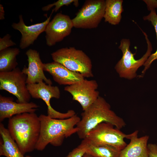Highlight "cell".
Returning a JSON list of instances; mask_svg holds the SVG:
<instances>
[{
	"label": "cell",
	"mask_w": 157,
	"mask_h": 157,
	"mask_svg": "<svg viewBox=\"0 0 157 157\" xmlns=\"http://www.w3.org/2000/svg\"><path fill=\"white\" fill-rule=\"evenodd\" d=\"M7 129L24 155L35 149L40 137L41 123L35 113H24L9 119Z\"/></svg>",
	"instance_id": "obj_1"
},
{
	"label": "cell",
	"mask_w": 157,
	"mask_h": 157,
	"mask_svg": "<svg viewBox=\"0 0 157 157\" xmlns=\"http://www.w3.org/2000/svg\"><path fill=\"white\" fill-rule=\"evenodd\" d=\"M4 12L3 6L0 5V19L3 20L4 19Z\"/></svg>",
	"instance_id": "obj_27"
},
{
	"label": "cell",
	"mask_w": 157,
	"mask_h": 157,
	"mask_svg": "<svg viewBox=\"0 0 157 157\" xmlns=\"http://www.w3.org/2000/svg\"><path fill=\"white\" fill-rule=\"evenodd\" d=\"M28 57V67H24L22 72L27 76V84L44 82L52 85L51 80L45 76L44 72V63L40 59L39 53L36 50L29 49L26 52Z\"/></svg>",
	"instance_id": "obj_12"
},
{
	"label": "cell",
	"mask_w": 157,
	"mask_h": 157,
	"mask_svg": "<svg viewBox=\"0 0 157 157\" xmlns=\"http://www.w3.org/2000/svg\"><path fill=\"white\" fill-rule=\"evenodd\" d=\"M72 3L77 7L78 6V1L77 0H59L43 7L42 10L44 11H48L52 7L55 6L53 10L56 12L61 7L64 6H68Z\"/></svg>",
	"instance_id": "obj_22"
},
{
	"label": "cell",
	"mask_w": 157,
	"mask_h": 157,
	"mask_svg": "<svg viewBox=\"0 0 157 157\" xmlns=\"http://www.w3.org/2000/svg\"><path fill=\"white\" fill-rule=\"evenodd\" d=\"M73 23L69 16L59 13L49 23L45 30L47 45L53 46L69 35Z\"/></svg>",
	"instance_id": "obj_11"
},
{
	"label": "cell",
	"mask_w": 157,
	"mask_h": 157,
	"mask_svg": "<svg viewBox=\"0 0 157 157\" xmlns=\"http://www.w3.org/2000/svg\"><path fill=\"white\" fill-rule=\"evenodd\" d=\"M26 79V75L17 67L10 72H0V89L15 96L17 102H29L31 97L27 88Z\"/></svg>",
	"instance_id": "obj_7"
},
{
	"label": "cell",
	"mask_w": 157,
	"mask_h": 157,
	"mask_svg": "<svg viewBox=\"0 0 157 157\" xmlns=\"http://www.w3.org/2000/svg\"><path fill=\"white\" fill-rule=\"evenodd\" d=\"M138 133L137 130L128 134L127 139L130 142L121 150L119 157H149L147 145L149 136L138 138Z\"/></svg>",
	"instance_id": "obj_16"
},
{
	"label": "cell",
	"mask_w": 157,
	"mask_h": 157,
	"mask_svg": "<svg viewBox=\"0 0 157 157\" xmlns=\"http://www.w3.org/2000/svg\"><path fill=\"white\" fill-rule=\"evenodd\" d=\"M54 61L69 70L80 73L84 78L93 76L92 65L89 56L83 51L74 47L60 49L51 54Z\"/></svg>",
	"instance_id": "obj_4"
},
{
	"label": "cell",
	"mask_w": 157,
	"mask_h": 157,
	"mask_svg": "<svg viewBox=\"0 0 157 157\" xmlns=\"http://www.w3.org/2000/svg\"><path fill=\"white\" fill-rule=\"evenodd\" d=\"M112 124L102 122L90 131L85 138L94 143L108 145L121 150L127 145L124 140L126 134Z\"/></svg>",
	"instance_id": "obj_8"
},
{
	"label": "cell",
	"mask_w": 157,
	"mask_h": 157,
	"mask_svg": "<svg viewBox=\"0 0 157 157\" xmlns=\"http://www.w3.org/2000/svg\"><path fill=\"white\" fill-rule=\"evenodd\" d=\"M39 106L32 102L19 103L14 101L11 97L0 95V122L5 119L24 113H35Z\"/></svg>",
	"instance_id": "obj_15"
},
{
	"label": "cell",
	"mask_w": 157,
	"mask_h": 157,
	"mask_svg": "<svg viewBox=\"0 0 157 157\" xmlns=\"http://www.w3.org/2000/svg\"><path fill=\"white\" fill-rule=\"evenodd\" d=\"M79 145L85 149L86 153L93 157H119L121 151L110 145L93 143L86 138Z\"/></svg>",
	"instance_id": "obj_18"
},
{
	"label": "cell",
	"mask_w": 157,
	"mask_h": 157,
	"mask_svg": "<svg viewBox=\"0 0 157 157\" xmlns=\"http://www.w3.org/2000/svg\"><path fill=\"white\" fill-rule=\"evenodd\" d=\"M150 11V13L147 16L143 17L144 20H148L151 22L154 26L156 35L157 39V15L155 9L152 8H148ZM157 59V49L156 51L150 55L146 61L144 65L145 66L144 70L142 72V74H144L146 70L150 67L152 63L154 60Z\"/></svg>",
	"instance_id": "obj_21"
},
{
	"label": "cell",
	"mask_w": 157,
	"mask_h": 157,
	"mask_svg": "<svg viewBox=\"0 0 157 157\" xmlns=\"http://www.w3.org/2000/svg\"><path fill=\"white\" fill-rule=\"evenodd\" d=\"M147 44L146 53L140 59L136 60L130 49V42L129 39L123 38L120 41L118 48L122 51V58L116 64L115 68L119 76L129 80L132 79L137 76L136 72L141 66L144 65L151 55L152 50L151 44L146 33L142 31Z\"/></svg>",
	"instance_id": "obj_5"
},
{
	"label": "cell",
	"mask_w": 157,
	"mask_h": 157,
	"mask_svg": "<svg viewBox=\"0 0 157 157\" xmlns=\"http://www.w3.org/2000/svg\"><path fill=\"white\" fill-rule=\"evenodd\" d=\"M156 144H157V143H156Z\"/></svg>",
	"instance_id": "obj_30"
},
{
	"label": "cell",
	"mask_w": 157,
	"mask_h": 157,
	"mask_svg": "<svg viewBox=\"0 0 157 157\" xmlns=\"http://www.w3.org/2000/svg\"><path fill=\"white\" fill-rule=\"evenodd\" d=\"M53 12V10L49 16L44 21L29 26L25 24L22 15H19V22L13 23L11 26L13 29L19 31L21 33L22 37L19 45L21 49H25L32 44L39 35L45 31Z\"/></svg>",
	"instance_id": "obj_13"
},
{
	"label": "cell",
	"mask_w": 157,
	"mask_h": 157,
	"mask_svg": "<svg viewBox=\"0 0 157 157\" xmlns=\"http://www.w3.org/2000/svg\"><path fill=\"white\" fill-rule=\"evenodd\" d=\"M39 117L41 130L35 149L40 151L44 150L49 144L55 147L61 146L65 138L77 133L78 129L75 126L81 119L76 114L65 119L53 118L43 114Z\"/></svg>",
	"instance_id": "obj_2"
},
{
	"label": "cell",
	"mask_w": 157,
	"mask_h": 157,
	"mask_svg": "<svg viewBox=\"0 0 157 157\" xmlns=\"http://www.w3.org/2000/svg\"><path fill=\"white\" fill-rule=\"evenodd\" d=\"M149 157H157V145L156 144L149 143L147 145Z\"/></svg>",
	"instance_id": "obj_25"
},
{
	"label": "cell",
	"mask_w": 157,
	"mask_h": 157,
	"mask_svg": "<svg viewBox=\"0 0 157 157\" xmlns=\"http://www.w3.org/2000/svg\"><path fill=\"white\" fill-rule=\"evenodd\" d=\"M43 69L60 85H70L80 82L85 78L79 73L72 71L57 62L44 63Z\"/></svg>",
	"instance_id": "obj_14"
},
{
	"label": "cell",
	"mask_w": 157,
	"mask_h": 157,
	"mask_svg": "<svg viewBox=\"0 0 157 157\" xmlns=\"http://www.w3.org/2000/svg\"><path fill=\"white\" fill-rule=\"evenodd\" d=\"M143 1L147 5V8H157V1L152 0H144Z\"/></svg>",
	"instance_id": "obj_26"
},
{
	"label": "cell",
	"mask_w": 157,
	"mask_h": 157,
	"mask_svg": "<svg viewBox=\"0 0 157 157\" xmlns=\"http://www.w3.org/2000/svg\"><path fill=\"white\" fill-rule=\"evenodd\" d=\"M81 118L76 125L79 138L83 139L99 124L106 122L120 129L126 125L124 120L111 109L105 99L99 96L97 100L81 114Z\"/></svg>",
	"instance_id": "obj_3"
},
{
	"label": "cell",
	"mask_w": 157,
	"mask_h": 157,
	"mask_svg": "<svg viewBox=\"0 0 157 157\" xmlns=\"http://www.w3.org/2000/svg\"><path fill=\"white\" fill-rule=\"evenodd\" d=\"M28 91L31 97L42 99L46 103L47 108V115L51 118L57 119H65L70 118L75 114L74 110H69L65 113H62L53 109L51 105L52 98L58 99L60 98V92L57 86L47 84L44 82L37 83L27 84Z\"/></svg>",
	"instance_id": "obj_9"
},
{
	"label": "cell",
	"mask_w": 157,
	"mask_h": 157,
	"mask_svg": "<svg viewBox=\"0 0 157 157\" xmlns=\"http://www.w3.org/2000/svg\"><path fill=\"white\" fill-rule=\"evenodd\" d=\"M85 153V149L79 145L70 151L66 157H83Z\"/></svg>",
	"instance_id": "obj_24"
},
{
	"label": "cell",
	"mask_w": 157,
	"mask_h": 157,
	"mask_svg": "<svg viewBox=\"0 0 157 157\" xmlns=\"http://www.w3.org/2000/svg\"><path fill=\"white\" fill-rule=\"evenodd\" d=\"M106 2L104 0H87L72 21L76 28L92 29L98 27L104 18Z\"/></svg>",
	"instance_id": "obj_6"
},
{
	"label": "cell",
	"mask_w": 157,
	"mask_h": 157,
	"mask_svg": "<svg viewBox=\"0 0 157 157\" xmlns=\"http://www.w3.org/2000/svg\"><path fill=\"white\" fill-rule=\"evenodd\" d=\"M11 36L6 34L3 38H0V51L16 45L15 43L11 39Z\"/></svg>",
	"instance_id": "obj_23"
},
{
	"label": "cell",
	"mask_w": 157,
	"mask_h": 157,
	"mask_svg": "<svg viewBox=\"0 0 157 157\" xmlns=\"http://www.w3.org/2000/svg\"><path fill=\"white\" fill-rule=\"evenodd\" d=\"M98 88V83L95 80L84 79L79 82L66 86L64 90L72 95L73 100L79 102L84 111L99 96V92L97 90Z\"/></svg>",
	"instance_id": "obj_10"
},
{
	"label": "cell",
	"mask_w": 157,
	"mask_h": 157,
	"mask_svg": "<svg viewBox=\"0 0 157 157\" xmlns=\"http://www.w3.org/2000/svg\"><path fill=\"white\" fill-rule=\"evenodd\" d=\"M19 53L17 48H8L0 51V72H10L17 67L16 57Z\"/></svg>",
	"instance_id": "obj_20"
},
{
	"label": "cell",
	"mask_w": 157,
	"mask_h": 157,
	"mask_svg": "<svg viewBox=\"0 0 157 157\" xmlns=\"http://www.w3.org/2000/svg\"><path fill=\"white\" fill-rule=\"evenodd\" d=\"M25 157H33L27 155V156H26Z\"/></svg>",
	"instance_id": "obj_29"
},
{
	"label": "cell",
	"mask_w": 157,
	"mask_h": 157,
	"mask_svg": "<svg viewBox=\"0 0 157 157\" xmlns=\"http://www.w3.org/2000/svg\"><path fill=\"white\" fill-rule=\"evenodd\" d=\"M0 156L6 157H25L15 140L10 135L7 129L0 123Z\"/></svg>",
	"instance_id": "obj_17"
},
{
	"label": "cell",
	"mask_w": 157,
	"mask_h": 157,
	"mask_svg": "<svg viewBox=\"0 0 157 157\" xmlns=\"http://www.w3.org/2000/svg\"><path fill=\"white\" fill-rule=\"evenodd\" d=\"M106 6L104 17L105 21L113 25L119 24L124 10L122 0H105Z\"/></svg>",
	"instance_id": "obj_19"
},
{
	"label": "cell",
	"mask_w": 157,
	"mask_h": 157,
	"mask_svg": "<svg viewBox=\"0 0 157 157\" xmlns=\"http://www.w3.org/2000/svg\"><path fill=\"white\" fill-rule=\"evenodd\" d=\"M83 157H93L90 155L85 153Z\"/></svg>",
	"instance_id": "obj_28"
}]
</instances>
